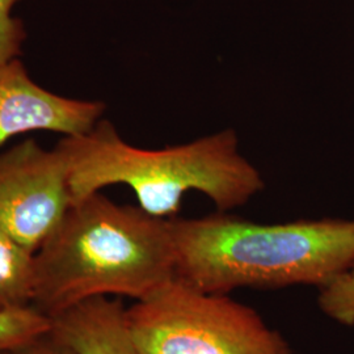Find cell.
<instances>
[{"label": "cell", "instance_id": "8992f818", "mask_svg": "<svg viewBox=\"0 0 354 354\" xmlns=\"http://www.w3.org/2000/svg\"><path fill=\"white\" fill-rule=\"evenodd\" d=\"M104 111V102L67 99L39 87L19 58L0 64V147L30 131L86 134Z\"/></svg>", "mask_w": 354, "mask_h": 354}, {"label": "cell", "instance_id": "6da1fadb", "mask_svg": "<svg viewBox=\"0 0 354 354\" xmlns=\"http://www.w3.org/2000/svg\"><path fill=\"white\" fill-rule=\"evenodd\" d=\"M176 279L171 221L102 192L75 201L35 254L33 306L49 317L97 297H150Z\"/></svg>", "mask_w": 354, "mask_h": 354}, {"label": "cell", "instance_id": "7a4b0ae2", "mask_svg": "<svg viewBox=\"0 0 354 354\" xmlns=\"http://www.w3.org/2000/svg\"><path fill=\"white\" fill-rule=\"evenodd\" d=\"M176 279L197 290L319 289L354 266V221L323 218L256 223L219 212L171 218Z\"/></svg>", "mask_w": 354, "mask_h": 354}, {"label": "cell", "instance_id": "9c48e42d", "mask_svg": "<svg viewBox=\"0 0 354 354\" xmlns=\"http://www.w3.org/2000/svg\"><path fill=\"white\" fill-rule=\"evenodd\" d=\"M51 330V317L33 304L0 311V353L21 346Z\"/></svg>", "mask_w": 354, "mask_h": 354}, {"label": "cell", "instance_id": "30bf717a", "mask_svg": "<svg viewBox=\"0 0 354 354\" xmlns=\"http://www.w3.org/2000/svg\"><path fill=\"white\" fill-rule=\"evenodd\" d=\"M317 306L337 324L354 326V266L319 289Z\"/></svg>", "mask_w": 354, "mask_h": 354}, {"label": "cell", "instance_id": "5b68a950", "mask_svg": "<svg viewBox=\"0 0 354 354\" xmlns=\"http://www.w3.org/2000/svg\"><path fill=\"white\" fill-rule=\"evenodd\" d=\"M74 203L68 159L57 145L45 150L26 140L0 153V228L32 252Z\"/></svg>", "mask_w": 354, "mask_h": 354}, {"label": "cell", "instance_id": "277c9868", "mask_svg": "<svg viewBox=\"0 0 354 354\" xmlns=\"http://www.w3.org/2000/svg\"><path fill=\"white\" fill-rule=\"evenodd\" d=\"M127 323L140 354H294L252 307L177 279L127 307Z\"/></svg>", "mask_w": 354, "mask_h": 354}, {"label": "cell", "instance_id": "52a82bcc", "mask_svg": "<svg viewBox=\"0 0 354 354\" xmlns=\"http://www.w3.org/2000/svg\"><path fill=\"white\" fill-rule=\"evenodd\" d=\"M51 332L80 354H140L127 328V307L97 297L51 317Z\"/></svg>", "mask_w": 354, "mask_h": 354}, {"label": "cell", "instance_id": "3957f363", "mask_svg": "<svg viewBox=\"0 0 354 354\" xmlns=\"http://www.w3.org/2000/svg\"><path fill=\"white\" fill-rule=\"evenodd\" d=\"M58 146L68 159L74 203L122 184L136 193L146 213L171 219L190 190L209 197L219 212H228L264 188L260 172L239 152L234 130L145 150L129 145L109 121L100 120L88 133L64 137Z\"/></svg>", "mask_w": 354, "mask_h": 354}, {"label": "cell", "instance_id": "8fae6325", "mask_svg": "<svg viewBox=\"0 0 354 354\" xmlns=\"http://www.w3.org/2000/svg\"><path fill=\"white\" fill-rule=\"evenodd\" d=\"M19 1L21 0H0V64L19 58L23 53L26 26L13 16V8Z\"/></svg>", "mask_w": 354, "mask_h": 354}, {"label": "cell", "instance_id": "ba28073f", "mask_svg": "<svg viewBox=\"0 0 354 354\" xmlns=\"http://www.w3.org/2000/svg\"><path fill=\"white\" fill-rule=\"evenodd\" d=\"M35 254L0 228V311L33 304Z\"/></svg>", "mask_w": 354, "mask_h": 354}, {"label": "cell", "instance_id": "7c38bea8", "mask_svg": "<svg viewBox=\"0 0 354 354\" xmlns=\"http://www.w3.org/2000/svg\"><path fill=\"white\" fill-rule=\"evenodd\" d=\"M0 354H80L75 348L58 339L53 332H48L32 342H26L11 351Z\"/></svg>", "mask_w": 354, "mask_h": 354}]
</instances>
